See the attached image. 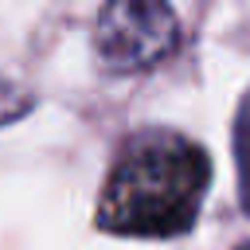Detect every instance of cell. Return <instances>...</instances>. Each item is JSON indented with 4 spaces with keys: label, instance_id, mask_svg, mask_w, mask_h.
I'll use <instances>...</instances> for the list:
<instances>
[{
    "label": "cell",
    "instance_id": "obj_3",
    "mask_svg": "<svg viewBox=\"0 0 250 250\" xmlns=\"http://www.w3.org/2000/svg\"><path fill=\"white\" fill-rule=\"evenodd\" d=\"M230 141H234V164H238V195H242V207L250 211V90L238 102Z\"/></svg>",
    "mask_w": 250,
    "mask_h": 250
},
{
    "label": "cell",
    "instance_id": "obj_2",
    "mask_svg": "<svg viewBox=\"0 0 250 250\" xmlns=\"http://www.w3.org/2000/svg\"><path fill=\"white\" fill-rule=\"evenodd\" d=\"M180 47V16L168 0H105L94 23V55L109 74H137Z\"/></svg>",
    "mask_w": 250,
    "mask_h": 250
},
{
    "label": "cell",
    "instance_id": "obj_4",
    "mask_svg": "<svg viewBox=\"0 0 250 250\" xmlns=\"http://www.w3.org/2000/svg\"><path fill=\"white\" fill-rule=\"evenodd\" d=\"M238 250H250V242H246V246H238Z\"/></svg>",
    "mask_w": 250,
    "mask_h": 250
},
{
    "label": "cell",
    "instance_id": "obj_1",
    "mask_svg": "<svg viewBox=\"0 0 250 250\" xmlns=\"http://www.w3.org/2000/svg\"><path fill=\"white\" fill-rule=\"evenodd\" d=\"M207 152L172 129L137 133L105 176L98 195V227L125 238L184 234L207 195Z\"/></svg>",
    "mask_w": 250,
    "mask_h": 250
}]
</instances>
